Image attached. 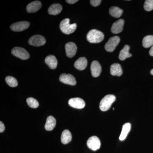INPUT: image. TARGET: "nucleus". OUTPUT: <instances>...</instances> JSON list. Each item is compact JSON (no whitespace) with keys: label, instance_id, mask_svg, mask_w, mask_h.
Returning a JSON list of instances; mask_svg holds the SVG:
<instances>
[{"label":"nucleus","instance_id":"obj_1","mask_svg":"<svg viewBox=\"0 0 153 153\" xmlns=\"http://www.w3.org/2000/svg\"><path fill=\"white\" fill-rule=\"evenodd\" d=\"M104 35L100 31L95 29L91 30L88 33L86 38L87 41L91 43H99L103 41Z\"/></svg>","mask_w":153,"mask_h":153},{"label":"nucleus","instance_id":"obj_2","mask_svg":"<svg viewBox=\"0 0 153 153\" xmlns=\"http://www.w3.org/2000/svg\"><path fill=\"white\" fill-rule=\"evenodd\" d=\"M70 20L68 19H65L61 21L60 25V30L62 33L66 35H69L74 33L76 28V24L71 25L69 23Z\"/></svg>","mask_w":153,"mask_h":153},{"label":"nucleus","instance_id":"obj_3","mask_svg":"<svg viewBox=\"0 0 153 153\" xmlns=\"http://www.w3.org/2000/svg\"><path fill=\"white\" fill-rule=\"evenodd\" d=\"M115 96L112 94H108L105 96L100 101V108L103 111L108 110L112 103L115 101Z\"/></svg>","mask_w":153,"mask_h":153},{"label":"nucleus","instance_id":"obj_4","mask_svg":"<svg viewBox=\"0 0 153 153\" xmlns=\"http://www.w3.org/2000/svg\"><path fill=\"white\" fill-rule=\"evenodd\" d=\"M12 53L14 56L22 60H27L30 57V54L27 51L21 47H15L12 49Z\"/></svg>","mask_w":153,"mask_h":153},{"label":"nucleus","instance_id":"obj_5","mask_svg":"<svg viewBox=\"0 0 153 153\" xmlns=\"http://www.w3.org/2000/svg\"><path fill=\"white\" fill-rule=\"evenodd\" d=\"M120 42V38L115 36L111 37L105 46V48L108 52H113Z\"/></svg>","mask_w":153,"mask_h":153},{"label":"nucleus","instance_id":"obj_6","mask_svg":"<svg viewBox=\"0 0 153 153\" xmlns=\"http://www.w3.org/2000/svg\"><path fill=\"white\" fill-rule=\"evenodd\" d=\"M28 43L31 46L40 47L46 44V40L43 36L40 35H35L29 39Z\"/></svg>","mask_w":153,"mask_h":153},{"label":"nucleus","instance_id":"obj_7","mask_svg":"<svg viewBox=\"0 0 153 153\" xmlns=\"http://www.w3.org/2000/svg\"><path fill=\"white\" fill-rule=\"evenodd\" d=\"M87 146L90 149L95 151L100 147L101 143L100 140L96 136H92L88 139L87 142Z\"/></svg>","mask_w":153,"mask_h":153},{"label":"nucleus","instance_id":"obj_8","mask_svg":"<svg viewBox=\"0 0 153 153\" xmlns=\"http://www.w3.org/2000/svg\"><path fill=\"white\" fill-rule=\"evenodd\" d=\"M30 25L29 22L23 21L14 23L11 25L10 28L12 30L15 32H21L28 29Z\"/></svg>","mask_w":153,"mask_h":153},{"label":"nucleus","instance_id":"obj_9","mask_svg":"<svg viewBox=\"0 0 153 153\" xmlns=\"http://www.w3.org/2000/svg\"><path fill=\"white\" fill-rule=\"evenodd\" d=\"M68 103L70 106L77 109H82L85 106V102L79 97L70 99L68 100Z\"/></svg>","mask_w":153,"mask_h":153},{"label":"nucleus","instance_id":"obj_10","mask_svg":"<svg viewBox=\"0 0 153 153\" xmlns=\"http://www.w3.org/2000/svg\"><path fill=\"white\" fill-rule=\"evenodd\" d=\"M59 80L60 82L68 85H74L76 84L75 78L70 74H61L59 77Z\"/></svg>","mask_w":153,"mask_h":153},{"label":"nucleus","instance_id":"obj_11","mask_svg":"<svg viewBox=\"0 0 153 153\" xmlns=\"http://www.w3.org/2000/svg\"><path fill=\"white\" fill-rule=\"evenodd\" d=\"M66 55L68 57H74L77 51V47L73 42H68L65 45Z\"/></svg>","mask_w":153,"mask_h":153},{"label":"nucleus","instance_id":"obj_12","mask_svg":"<svg viewBox=\"0 0 153 153\" xmlns=\"http://www.w3.org/2000/svg\"><path fill=\"white\" fill-rule=\"evenodd\" d=\"M91 71L93 77H97L100 76L101 73L102 67L98 61L95 60L91 63Z\"/></svg>","mask_w":153,"mask_h":153},{"label":"nucleus","instance_id":"obj_13","mask_svg":"<svg viewBox=\"0 0 153 153\" xmlns=\"http://www.w3.org/2000/svg\"><path fill=\"white\" fill-rule=\"evenodd\" d=\"M124 21L123 19H119L113 24L111 27V32L114 34H118L123 30Z\"/></svg>","mask_w":153,"mask_h":153},{"label":"nucleus","instance_id":"obj_14","mask_svg":"<svg viewBox=\"0 0 153 153\" xmlns=\"http://www.w3.org/2000/svg\"><path fill=\"white\" fill-rule=\"evenodd\" d=\"M41 3L39 1H36L32 2L27 6V12L29 13H36L41 8Z\"/></svg>","mask_w":153,"mask_h":153},{"label":"nucleus","instance_id":"obj_15","mask_svg":"<svg viewBox=\"0 0 153 153\" xmlns=\"http://www.w3.org/2000/svg\"><path fill=\"white\" fill-rule=\"evenodd\" d=\"M45 62L51 69H55L57 67V61L55 56L49 55L45 59Z\"/></svg>","mask_w":153,"mask_h":153},{"label":"nucleus","instance_id":"obj_16","mask_svg":"<svg viewBox=\"0 0 153 153\" xmlns=\"http://www.w3.org/2000/svg\"><path fill=\"white\" fill-rule=\"evenodd\" d=\"M87 65V60L84 57H81L77 59L74 63V67L79 70H83Z\"/></svg>","mask_w":153,"mask_h":153},{"label":"nucleus","instance_id":"obj_17","mask_svg":"<svg viewBox=\"0 0 153 153\" xmlns=\"http://www.w3.org/2000/svg\"><path fill=\"white\" fill-rule=\"evenodd\" d=\"M111 74L113 76H120L123 74L121 66L119 63H114L111 66Z\"/></svg>","mask_w":153,"mask_h":153},{"label":"nucleus","instance_id":"obj_18","mask_svg":"<svg viewBox=\"0 0 153 153\" xmlns=\"http://www.w3.org/2000/svg\"><path fill=\"white\" fill-rule=\"evenodd\" d=\"M56 125V120L55 118L52 116H49L47 117V121L45 125V128L48 131H52L55 128Z\"/></svg>","mask_w":153,"mask_h":153},{"label":"nucleus","instance_id":"obj_19","mask_svg":"<svg viewBox=\"0 0 153 153\" xmlns=\"http://www.w3.org/2000/svg\"><path fill=\"white\" fill-rule=\"evenodd\" d=\"M62 10V7L61 5L58 4H54L48 9V13L50 15L56 16L60 14Z\"/></svg>","mask_w":153,"mask_h":153},{"label":"nucleus","instance_id":"obj_20","mask_svg":"<svg viewBox=\"0 0 153 153\" xmlns=\"http://www.w3.org/2000/svg\"><path fill=\"white\" fill-rule=\"evenodd\" d=\"M130 49L129 46L126 45L124 47L123 49L121 50L119 55V58L121 60H126V58L131 57L132 55L129 52Z\"/></svg>","mask_w":153,"mask_h":153},{"label":"nucleus","instance_id":"obj_21","mask_svg":"<svg viewBox=\"0 0 153 153\" xmlns=\"http://www.w3.org/2000/svg\"><path fill=\"white\" fill-rule=\"evenodd\" d=\"M72 136L71 132L68 130H65L62 132L61 142L63 144H67L71 141Z\"/></svg>","mask_w":153,"mask_h":153},{"label":"nucleus","instance_id":"obj_22","mask_svg":"<svg viewBox=\"0 0 153 153\" xmlns=\"http://www.w3.org/2000/svg\"><path fill=\"white\" fill-rule=\"evenodd\" d=\"M131 128V125L130 123H126L123 126L122 130L119 139L121 141H123L125 140Z\"/></svg>","mask_w":153,"mask_h":153},{"label":"nucleus","instance_id":"obj_23","mask_svg":"<svg viewBox=\"0 0 153 153\" xmlns=\"http://www.w3.org/2000/svg\"><path fill=\"white\" fill-rule=\"evenodd\" d=\"M123 13V10L118 7H113L110 8V14L114 18H120L122 15Z\"/></svg>","mask_w":153,"mask_h":153},{"label":"nucleus","instance_id":"obj_24","mask_svg":"<svg viewBox=\"0 0 153 153\" xmlns=\"http://www.w3.org/2000/svg\"><path fill=\"white\" fill-rule=\"evenodd\" d=\"M143 45L145 48H147L153 46V36H146L143 40Z\"/></svg>","mask_w":153,"mask_h":153},{"label":"nucleus","instance_id":"obj_25","mask_svg":"<svg viewBox=\"0 0 153 153\" xmlns=\"http://www.w3.org/2000/svg\"><path fill=\"white\" fill-rule=\"evenodd\" d=\"M5 80L7 84L11 87H16L18 85L17 79L13 76H7L5 78Z\"/></svg>","mask_w":153,"mask_h":153},{"label":"nucleus","instance_id":"obj_26","mask_svg":"<svg viewBox=\"0 0 153 153\" xmlns=\"http://www.w3.org/2000/svg\"><path fill=\"white\" fill-rule=\"evenodd\" d=\"M27 102L28 105L32 108H37L39 106V102L36 99L33 97H29L27 99Z\"/></svg>","mask_w":153,"mask_h":153},{"label":"nucleus","instance_id":"obj_27","mask_svg":"<svg viewBox=\"0 0 153 153\" xmlns=\"http://www.w3.org/2000/svg\"><path fill=\"white\" fill-rule=\"evenodd\" d=\"M144 8L145 10L151 11L153 10V0H146L145 1Z\"/></svg>","mask_w":153,"mask_h":153},{"label":"nucleus","instance_id":"obj_28","mask_svg":"<svg viewBox=\"0 0 153 153\" xmlns=\"http://www.w3.org/2000/svg\"><path fill=\"white\" fill-rule=\"evenodd\" d=\"M90 2L91 5L94 7H97L100 4L101 1L100 0H91Z\"/></svg>","mask_w":153,"mask_h":153},{"label":"nucleus","instance_id":"obj_29","mask_svg":"<svg viewBox=\"0 0 153 153\" xmlns=\"http://www.w3.org/2000/svg\"><path fill=\"white\" fill-rule=\"evenodd\" d=\"M5 129L4 125L1 121L0 122V133H3Z\"/></svg>","mask_w":153,"mask_h":153},{"label":"nucleus","instance_id":"obj_30","mask_svg":"<svg viewBox=\"0 0 153 153\" xmlns=\"http://www.w3.org/2000/svg\"><path fill=\"white\" fill-rule=\"evenodd\" d=\"M77 1H78L77 0H67L66 1V2L69 4H74Z\"/></svg>","mask_w":153,"mask_h":153},{"label":"nucleus","instance_id":"obj_31","mask_svg":"<svg viewBox=\"0 0 153 153\" xmlns=\"http://www.w3.org/2000/svg\"><path fill=\"white\" fill-rule=\"evenodd\" d=\"M149 53L150 55L151 56H153V46L151 48Z\"/></svg>","mask_w":153,"mask_h":153},{"label":"nucleus","instance_id":"obj_32","mask_svg":"<svg viewBox=\"0 0 153 153\" xmlns=\"http://www.w3.org/2000/svg\"><path fill=\"white\" fill-rule=\"evenodd\" d=\"M151 74H152V75H153V69H152L151 71Z\"/></svg>","mask_w":153,"mask_h":153}]
</instances>
